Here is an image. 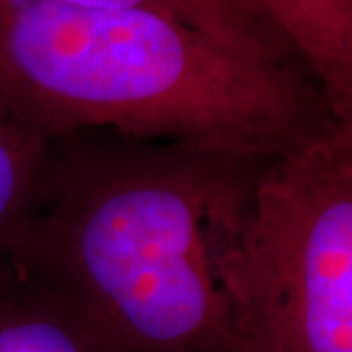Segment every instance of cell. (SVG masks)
I'll use <instances>...</instances> for the list:
<instances>
[{"mask_svg":"<svg viewBox=\"0 0 352 352\" xmlns=\"http://www.w3.org/2000/svg\"><path fill=\"white\" fill-rule=\"evenodd\" d=\"M268 161L57 139L47 196L2 249L124 352H258L251 231Z\"/></svg>","mask_w":352,"mask_h":352,"instance_id":"1","label":"cell"},{"mask_svg":"<svg viewBox=\"0 0 352 352\" xmlns=\"http://www.w3.org/2000/svg\"><path fill=\"white\" fill-rule=\"evenodd\" d=\"M0 98L51 141L88 129L263 159L335 116L300 65H266L145 10L0 0Z\"/></svg>","mask_w":352,"mask_h":352,"instance_id":"2","label":"cell"},{"mask_svg":"<svg viewBox=\"0 0 352 352\" xmlns=\"http://www.w3.org/2000/svg\"><path fill=\"white\" fill-rule=\"evenodd\" d=\"M258 352H352V122L264 164L251 231Z\"/></svg>","mask_w":352,"mask_h":352,"instance_id":"3","label":"cell"},{"mask_svg":"<svg viewBox=\"0 0 352 352\" xmlns=\"http://www.w3.org/2000/svg\"><path fill=\"white\" fill-rule=\"evenodd\" d=\"M0 352H124L0 247Z\"/></svg>","mask_w":352,"mask_h":352,"instance_id":"4","label":"cell"},{"mask_svg":"<svg viewBox=\"0 0 352 352\" xmlns=\"http://www.w3.org/2000/svg\"><path fill=\"white\" fill-rule=\"evenodd\" d=\"M321 87L339 122H352V0H258Z\"/></svg>","mask_w":352,"mask_h":352,"instance_id":"5","label":"cell"},{"mask_svg":"<svg viewBox=\"0 0 352 352\" xmlns=\"http://www.w3.org/2000/svg\"><path fill=\"white\" fill-rule=\"evenodd\" d=\"M76 6L145 10L173 18L245 59L305 67L258 0H59ZM307 69V67H305Z\"/></svg>","mask_w":352,"mask_h":352,"instance_id":"6","label":"cell"},{"mask_svg":"<svg viewBox=\"0 0 352 352\" xmlns=\"http://www.w3.org/2000/svg\"><path fill=\"white\" fill-rule=\"evenodd\" d=\"M53 166L55 141L0 98V245L45 200Z\"/></svg>","mask_w":352,"mask_h":352,"instance_id":"7","label":"cell"}]
</instances>
